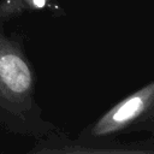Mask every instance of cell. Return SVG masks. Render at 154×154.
<instances>
[{"label": "cell", "instance_id": "obj_1", "mask_svg": "<svg viewBox=\"0 0 154 154\" xmlns=\"http://www.w3.org/2000/svg\"><path fill=\"white\" fill-rule=\"evenodd\" d=\"M0 129L40 140L60 129L43 117L36 100V73L19 40L0 26Z\"/></svg>", "mask_w": 154, "mask_h": 154}, {"label": "cell", "instance_id": "obj_2", "mask_svg": "<svg viewBox=\"0 0 154 154\" xmlns=\"http://www.w3.org/2000/svg\"><path fill=\"white\" fill-rule=\"evenodd\" d=\"M149 122H154V81L105 112L88 129V137L94 140L114 137Z\"/></svg>", "mask_w": 154, "mask_h": 154}, {"label": "cell", "instance_id": "obj_3", "mask_svg": "<svg viewBox=\"0 0 154 154\" xmlns=\"http://www.w3.org/2000/svg\"><path fill=\"white\" fill-rule=\"evenodd\" d=\"M35 141V146L23 154H154V149L146 148L87 147L71 142L61 131Z\"/></svg>", "mask_w": 154, "mask_h": 154}, {"label": "cell", "instance_id": "obj_4", "mask_svg": "<svg viewBox=\"0 0 154 154\" xmlns=\"http://www.w3.org/2000/svg\"><path fill=\"white\" fill-rule=\"evenodd\" d=\"M48 0H12L8 5L0 7V17H8L13 13H18L24 7L42 8Z\"/></svg>", "mask_w": 154, "mask_h": 154}, {"label": "cell", "instance_id": "obj_5", "mask_svg": "<svg viewBox=\"0 0 154 154\" xmlns=\"http://www.w3.org/2000/svg\"><path fill=\"white\" fill-rule=\"evenodd\" d=\"M0 154H2V153H0Z\"/></svg>", "mask_w": 154, "mask_h": 154}]
</instances>
